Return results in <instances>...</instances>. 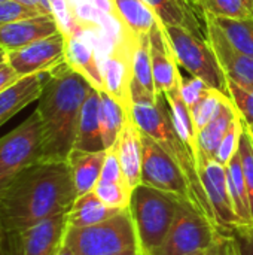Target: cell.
I'll use <instances>...</instances> for the list:
<instances>
[{
    "instance_id": "cell-1",
    "label": "cell",
    "mask_w": 253,
    "mask_h": 255,
    "mask_svg": "<svg viewBox=\"0 0 253 255\" xmlns=\"http://www.w3.org/2000/svg\"><path fill=\"white\" fill-rule=\"evenodd\" d=\"M78 197L66 161H39L0 188L3 238L52 217L67 214Z\"/></svg>"
},
{
    "instance_id": "cell-2",
    "label": "cell",
    "mask_w": 253,
    "mask_h": 255,
    "mask_svg": "<svg viewBox=\"0 0 253 255\" xmlns=\"http://www.w3.org/2000/svg\"><path fill=\"white\" fill-rule=\"evenodd\" d=\"M94 87L66 61L48 72L37 100L42 123V161H66L75 148L82 105Z\"/></svg>"
},
{
    "instance_id": "cell-3",
    "label": "cell",
    "mask_w": 253,
    "mask_h": 255,
    "mask_svg": "<svg viewBox=\"0 0 253 255\" xmlns=\"http://www.w3.org/2000/svg\"><path fill=\"white\" fill-rule=\"evenodd\" d=\"M130 117L142 133L157 140L174 158V161L179 164L186 179L189 181L198 211L218 227L216 217L213 214V209L209 203V199L206 196V191L198 176L195 157L191 152V149L185 145V142L180 139V136L177 134L173 126L170 106L166 96L157 94L154 100H134Z\"/></svg>"
},
{
    "instance_id": "cell-4",
    "label": "cell",
    "mask_w": 253,
    "mask_h": 255,
    "mask_svg": "<svg viewBox=\"0 0 253 255\" xmlns=\"http://www.w3.org/2000/svg\"><path fill=\"white\" fill-rule=\"evenodd\" d=\"M182 202L173 194L143 184L133 190L130 212L140 254L149 255L163 244Z\"/></svg>"
},
{
    "instance_id": "cell-5",
    "label": "cell",
    "mask_w": 253,
    "mask_h": 255,
    "mask_svg": "<svg viewBox=\"0 0 253 255\" xmlns=\"http://www.w3.org/2000/svg\"><path fill=\"white\" fill-rule=\"evenodd\" d=\"M64 242L76 255H112L139 248L130 208L89 227H67Z\"/></svg>"
},
{
    "instance_id": "cell-6",
    "label": "cell",
    "mask_w": 253,
    "mask_h": 255,
    "mask_svg": "<svg viewBox=\"0 0 253 255\" xmlns=\"http://www.w3.org/2000/svg\"><path fill=\"white\" fill-rule=\"evenodd\" d=\"M43 134L37 111L0 137V188L19 172L42 161Z\"/></svg>"
},
{
    "instance_id": "cell-7",
    "label": "cell",
    "mask_w": 253,
    "mask_h": 255,
    "mask_svg": "<svg viewBox=\"0 0 253 255\" xmlns=\"http://www.w3.org/2000/svg\"><path fill=\"white\" fill-rule=\"evenodd\" d=\"M164 25V24H163ZM176 61L192 76L203 79L209 87L228 94L227 75L209 40L197 37L183 27L164 25Z\"/></svg>"
},
{
    "instance_id": "cell-8",
    "label": "cell",
    "mask_w": 253,
    "mask_h": 255,
    "mask_svg": "<svg viewBox=\"0 0 253 255\" xmlns=\"http://www.w3.org/2000/svg\"><path fill=\"white\" fill-rule=\"evenodd\" d=\"M218 227L191 203L182 202L163 244L149 255H189L206 251L218 239Z\"/></svg>"
},
{
    "instance_id": "cell-9",
    "label": "cell",
    "mask_w": 253,
    "mask_h": 255,
    "mask_svg": "<svg viewBox=\"0 0 253 255\" xmlns=\"http://www.w3.org/2000/svg\"><path fill=\"white\" fill-rule=\"evenodd\" d=\"M142 184L173 194L197 211L194 191L174 158L151 136L142 133Z\"/></svg>"
},
{
    "instance_id": "cell-10",
    "label": "cell",
    "mask_w": 253,
    "mask_h": 255,
    "mask_svg": "<svg viewBox=\"0 0 253 255\" xmlns=\"http://www.w3.org/2000/svg\"><path fill=\"white\" fill-rule=\"evenodd\" d=\"M67 230V215L61 214L25 230L3 238L1 255H57Z\"/></svg>"
},
{
    "instance_id": "cell-11",
    "label": "cell",
    "mask_w": 253,
    "mask_h": 255,
    "mask_svg": "<svg viewBox=\"0 0 253 255\" xmlns=\"http://www.w3.org/2000/svg\"><path fill=\"white\" fill-rule=\"evenodd\" d=\"M7 64L19 76L48 73L66 61V36L58 31L18 49L4 52Z\"/></svg>"
},
{
    "instance_id": "cell-12",
    "label": "cell",
    "mask_w": 253,
    "mask_h": 255,
    "mask_svg": "<svg viewBox=\"0 0 253 255\" xmlns=\"http://www.w3.org/2000/svg\"><path fill=\"white\" fill-rule=\"evenodd\" d=\"M197 170L209 203L216 217L221 233L230 235L233 230L240 227V221L237 218L230 194L225 166H222L213 158L200 160L197 161Z\"/></svg>"
},
{
    "instance_id": "cell-13",
    "label": "cell",
    "mask_w": 253,
    "mask_h": 255,
    "mask_svg": "<svg viewBox=\"0 0 253 255\" xmlns=\"http://www.w3.org/2000/svg\"><path fill=\"white\" fill-rule=\"evenodd\" d=\"M130 34L115 43L112 52L101 64L103 91L115 99L130 115L133 106L131 84H133V39Z\"/></svg>"
},
{
    "instance_id": "cell-14",
    "label": "cell",
    "mask_w": 253,
    "mask_h": 255,
    "mask_svg": "<svg viewBox=\"0 0 253 255\" xmlns=\"http://www.w3.org/2000/svg\"><path fill=\"white\" fill-rule=\"evenodd\" d=\"M149 49L155 94H166L179 84L182 75L179 72V64L176 61L167 31L160 19H157L149 31Z\"/></svg>"
},
{
    "instance_id": "cell-15",
    "label": "cell",
    "mask_w": 253,
    "mask_h": 255,
    "mask_svg": "<svg viewBox=\"0 0 253 255\" xmlns=\"http://www.w3.org/2000/svg\"><path fill=\"white\" fill-rule=\"evenodd\" d=\"M154 10L157 18L164 25L183 27L194 33L197 37L207 40V21L206 15L198 16L204 10L194 0H145Z\"/></svg>"
},
{
    "instance_id": "cell-16",
    "label": "cell",
    "mask_w": 253,
    "mask_h": 255,
    "mask_svg": "<svg viewBox=\"0 0 253 255\" xmlns=\"http://www.w3.org/2000/svg\"><path fill=\"white\" fill-rule=\"evenodd\" d=\"M206 21L207 40L212 45L225 75L239 84H253V57L233 48L209 15H206Z\"/></svg>"
},
{
    "instance_id": "cell-17",
    "label": "cell",
    "mask_w": 253,
    "mask_h": 255,
    "mask_svg": "<svg viewBox=\"0 0 253 255\" xmlns=\"http://www.w3.org/2000/svg\"><path fill=\"white\" fill-rule=\"evenodd\" d=\"M58 24L52 15H37L0 25V48L7 52L36 40L58 33Z\"/></svg>"
},
{
    "instance_id": "cell-18",
    "label": "cell",
    "mask_w": 253,
    "mask_h": 255,
    "mask_svg": "<svg viewBox=\"0 0 253 255\" xmlns=\"http://www.w3.org/2000/svg\"><path fill=\"white\" fill-rule=\"evenodd\" d=\"M113 148L118 154L124 179L133 191L142 184V134L131 117L127 120Z\"/></svg>"
},
{
    "instance_id": "cell-19",
    "label": "cell",
    "mask_w": 253,
    "mask_h": 255,
    "mask_svg": "<svg viewBox=\"0 0 253 255\" xmlns=\"http://www.w3.org/2000/svg\"><path fill=\"white\" fill-rule=\"evenodd\" d=\"M43 81V73H36L19 78L12 85L0 91V127L31 102L39 100Z\"/></svg>"
},
{
    "instance_id": "cell-20",
    "label": "cell",
    "mask_w": 253,
    "mask_h": 255,
    "mask_svg": "<svg viewBox=\"0 0 253 255\" xmlns=\"http://www.w3.org/2000/svg\"><path fill=\"white\" fill-rule=\"evenodd\" d=\"M237 117V108L234 106L233 100L228 97L215 118L198 131L197 134V151H195V161L200 160H210L216 157V151L228 131L230 126L233 124L234 118Z\"/></svg>"
},
{
    "instance_id": "cell-21",
    "label": "cell",
    "mask_w": 253,
    "mask_h": 255,
    "mask_svg": "<svg viewBox=\"0 0 253 255\" xmlns=\"http://www.w3.org/2000/svg\"><path fill=\"white\" fill-rule=\"evenodd\" d=\"M155 82L152 73L149 34L134 36L133 39V84L131 97L134 100H154Z\"/></svg>"
},
{
    "instance_id": "cell-22",
    "label": "cell",
    "mask_w": 253,
    "mask_h": 255,
    "mask_svg": "<svg viewBox=\"0 0 253 255\" xmlns=\"http://www.w3.org/2000/svg\"><path fill=\"white\" fill-rule=\"evenodd\" d=\"M73 149L104 151L100 127V91L92 88L85 99L78 124V133Z\"/></svg>"
},
{
    "instance_id": "cell-23",
    "label": "cell",
    "mask_w": 253,
    "mask_h": 255,
    "mask_svg": "<svg viewBox=\"0 0 253 255\" xmlns=\"http://www.w3.org/2000/svg\"><path fill=\"white\" fill-rule=\"evenodd\" d=\"M106 158L104 151H82L72 149L67 157V163L72 172V179L78 196L94 191L103 169Z\"/></svg>"
},
{
    "instance_id": "cell-24",
    "label": "cell",
    "mask_w": 253,
    "mask_h": 255,
    "mask_svg": "<svg viewBox=\"0 0 253 255\" xmlns=\"http://www.w3.org/2000/svg\"><path fill=\"white\" fill-rule=\"evenodd\" d=\"M66 63L95 90L103 91V75L94 48L79 34L66 36Z\"/></svg>"
},
{
    "instance_id": "cell-25",
    "label": "cell",
    "mask_w": 253,
    "mask_h": 255,
    "mask_svg": "<svg viewBox=\"0 0 253 255\" xmlns=\"http://www.w3.org/2000/svg\"><path fill=\"white\" fill-rule=\"evenodd\" d=\"M119 212V209H113L104 205L94 191H89L75 199L72 208L66 214L67 227H89L110 220Z\"/></svg>"
},
{
    "instance_id": "cell-26",
    "label": "cell",
    "mask_w": 253,
    "mask_h": 255,
    "mask_svg": "<svg viewBox=\"0 0 253 255\" xmlns=\"http://www.w3.org/2000/svg\"><path fill=\"white\" fill-rule=\"evenodd\" d=\"M225 169H227L230 194L233 199V205H234L237 218L240 221V227L252 226L253 215L252 209H251V200H249V193H248V187H246V179H245L239 149H237L236 155L231 158V161L225 166Z\"/></svg>"
},
{
    "instance_id": "cell-27",
    "label": "cell",
    "mask_w": 253,
    "mask_h": 255,
    "mask_svg": "<svg viewBox=\"0 0 253 255\" xmlns=\"http://www.w3.org/2000/svg\"><path fill=\"white\" fill-rule=\"evenodd\" d=\"M179 84H180V81H179ZM179 84L176 87H173L170 91H167L164 96H166V99L169 102L171 121H173V126H174L177 134L180 136V139L185 142V145L191 149V152L195 157V151H197V134H198V131L195 128L191 109L186 106V103L183 102V99L180 96Z\"/></svg>"
},
{
    "instance_id": "cell-28",
    "label": "cell",
    "mask_w": 253,
    "mask_h": 255,
    "mask_svg": "<svg viewBox=\"0 0 253 255\" xmlns=\"http://www.w3.org/2000/svg\"><path fill=\"white\" fill-rule=\"evenodd\" d=\"M122 24L136 36L149 34L157 22V15L145 0H115Z\"/></svg>"
},
{
    "instance_id": "cell-29",
    "label": "cell",
    "mask_w": 253,
    "mask_h": 255,
    "mask_svg": "<svg viewBox=\"0 0 253 255\" xmlns=\"http://www.w3.org/2000/svg\"><path fill=\"white\" fill-rule=\"evenodd\" d=\"M128 118L130 115L115 99H112L107 93L100 91V127L106 149L115 145Z\"/></svg>"
},
{
    "instance_id": "cell-30",
    "label": "cell",
    "mask_w": 253,
    "mask_h": 255,
    "mask_svg": "<svg viewBox=\"0 0 253 255\" xmlns=\"http://www.w3.org/2000/svg\"><path fill=\"white\" fill-rule=\"evenodd\" d=\"M209 15V13H206ZM210 19L218 25L227 40L237 51L253 57V16L249 18H227V16H213Z\"/></svg>"
},
{
    "instance_id": "cell-31",
    "label": "cell",
    "mask_w": 253,
    "mask_h": 255,
    "mask_svg": "<svg viewBox=\"0 0 253 255\" xmlns=\"http://www.w3.org/2000/svg\"><path fill=\"white\" fill-rule=\"evenodd\" d=\"M228 97H230L228 94H225L219 90H215V88H209L204 93V96L198 100V103L191 109L197 131L204 128L215 118V115L219 112L222 103Z\"/></svg>"
},
{
    "instance_id": "cell-32",
    "label": "cell",
    "mask_w": 253,
    "mask_h": 255,
    "mask_svg": "<svg viewBox=\"0 0 253 255\" xmlns=\"http://www.w3.org/2000/svg\"><path fill=\"white\" fill-rule=\"evenodd\" d=\"M201 9L213 16L249 18L252 16L253 3L251 0H203Z\"/></svg>"
},
{
    "instance_id": "cell-33",
    "label": "cell",
    "mask_w": 253,
    "mask_h": 255,
    "mask_svg": "<svg viewBox=\"0 0 253 255\" xmlns=\"http://www.w3.org/2000/svg\"><path fill=\"white\" fill-rule=\"evenodd\" d=\"M94 193L109 208L124 211V209L130 208L133 191L128 188L127 184H115V182L98 181L95 188H94Z\"/></svg>"
},
{
    "instance_id": "cell-34",
    "label": "cell",
    "mask_w": 253,
    "mask_h": 255,
    "mask_svg": "<svg viewBox=\"0 0 253 255\" xmlns=\"http://www.w3.org/2000/svg\"><path fill=\"white\" fill-rule=\"evenodd\" d=\"M243 126H245V120L242 118V115L237 111V117L234 118L233 124L230 126L228 131L225 133V136L216 151L215 160L218 163H221L222 166H227L231 161V158L236 155V152L239 149V140H240V134L243 131Z\"/></svg>"
},
{
    "instance_id": "cell-35",
    "label": "cell",
    "mask_w": 253,
    "mask_h": 255,
    "mask_svg": "<svg viewBox=\"0 0 253 255\" xmlns=\"http://www.w3.org/2000/svg\"><path fill=\"white\" fill-rule=\"evenodd\" d=\"M239 154L242 158L243 173H245V179H246V187H248V193H249L251 209H252L253 215V139L246 123L243 126V131H242L240 140H239Z\"/></svg>"
},
{
    "instance_id": "cell-36",
    "label": "cell",
    "mask_w": 253,
    "mask_h": 255,
    "mask_svg": "<svg viewBox=\"0 0 253 255\" xmlns=\"http://www.w3.org/2000/svg\"><path fill=\"white\" fill-rule=\"evenodd\" d=\"M48 1L51 6V13L55 18L60 31L64 36L75 34L81 28V24L78 22L69 1L67 0H48Z\"/></svg>"
},
{
    "instance_id": "cell-37",
    "label": "cell",
    "mask_w": 253,
    "mask_h": 255,
    "mask_svg": "<svg viewBox=\"0 0 253 255\" xmlns=\"http://www.w3.org/2000/svg\"><path fill=\"white\" fill-rule=\"evenodd\" d=\"M228 82V96L237 108L239 114L248 126H253V94L242 88L236 81L227 78Z\"/></svg>"
},
{
    "instance_id": "cell-38",
    "label": "cell",
    "mask_w": 253,
    "mask_h": 255,
    "mask_svg": "<svg viewBox=\"0 0 253 255\" xmlns=\"http://www.w3.org/2000/svg\"><path fill=\"white\" fill-rule=\"evenodd\" d=\"M179 88H180V96H182L183 102L186 103V106L189 109H192L198 103V100L204 96V93L209 88H212V87H209L200 78H195V76H192V78H183L182 76L180 78Z\"/></svg>"
},
{
    "instance_id": "cell-39",
    "label": "cell",
    "mask_w": 253,
    "mask_h": 255,
    "mask_svg": "<svg viewBox=\"0 0 253 255\" xmlns=\"http://www.w3.org/2000/svg\"><path fill=\"white\" fill-rule=\"evenodd\" d=\"M40 15L37 10L16 1V0H3L0 1V25L1 24H9L13 21L31 18Z\"/></svg>"
},
{
    "instance_id": "cell-40",
    "label": "cell",
    "mask_w": 253,
    "mask_h": 255,
    "mask_svg": "<svg viewBox=\"0 0 253 255\" xmlns=\"http://www.w3.org/2000/svg\"><path fill=\"white\" fill-rule=\"evenodd\" d=\"M98 181H101V182H115V184H127L125 179H124V173H122V167H121L118 154H116L113 146L106 149V158H104L101 175H100Z\"/></svg>"
},
{
    "instance_id": "cell-41",
    "label": "cell",
    "mask_w": 253,
    "mask_h": 255,
    "mask_svg": "<svg viewBox=\"0 0 253 255\" xmlns=\"http://www.w3.org/2000/svg\"><path fill=\"white\" fill-rule=\"evenodd\" d=\"M230 235L234 239L237 255H253V224L248 227H237Z\"/></svg>"
},
{
    "instance_id": "cell-42",
    "label": "cell",
    "mask_w": 253,
    "mask_h": 255,
    "mask_svg": "<svg viewBox=\"0 0 253 255\" xmlns=\"http://www.w3.org/2000/svg\"><path fill=\"white\" fill-rule=\"evenodd\" d=\"M204 255H237L233 236L221 233L213 245L204 251Z\"/></svg>"
},
{
    "instance_id": "cell-43",
    "label": "cell",
    "mask_w": 253,
    "mask_h": 255,
    "mask_svg": "<svg viewBox=\"0 0 253 255\" xmlns=\"http://www.w3.org/2000/svg\"><path fill=\"white\" fill-rule=\"evenodd\" d=\"M18 79H19V76L13 72V69L7 64V61H4L0 67V91H3L9 85H12Z\"/></svg>"
},
{
    "instance_id": "cell-44",
    "label": "cell",
    "mask_w": 253,
    "mask_h": 255,
    "mask_svg": "<svg viewBox=\"0 0 253 255\" xmlns=\"http://www.w3.org/2000/svg\"><path fill=\"white\" fill-rule=\"evenodd\" d=\"M57 255H76L73 253V250L63 241V244H61V247H60V250H58V253Z\"/></svg>"
},
{
    "instance_id": "cell-45",
    "label": "cell",
    "mask_w": 253,
    "mask_h": 255,
    "mask_svg": "<svg viewBox=\"0 0 253 255\" xmlns=\"http://www.w3.org/2000/svg\"><path fill=\"white\" fill-rule=\"evenodd\" d=\"M112 255H142L139 248H131V250H127V251H122V253H116V254Z\"/></svg>"
},
{
    "instance_id": "cell-46",
    "label": "cell",
    "mask_w": 253,
    "mask_h": 255,
    "mask_svg": "<svg viewBox=\"0 0 253 255\" xmlns=\"http://www.w3.org/2000/svg\"><path fill=\"white\" fill-rule=\"evenodd\" d=\"M69 1V4L72 6V9H75L76 6H79V4H82V3H85V1H88V0H67Z\"/></svg>"
},
{
    "instance_id": "cell-47",
    "label": "cell",
    "mask_w": 253,
    "mask_h": 255,
    "mask_svg": "<svg viewBox=\"0 0 253 255\" xmlns=\"http://www.w3.org/2000/svg\"><path fill=\"white\" fill-rule=\"evenodd\" d=\"M1 245H3V235H1V230H0V254H1Z\"/></svg>"
},
{
    "instance_id": "cell-48",
    "label": "cell",
    "mask_w": 253,
    "mask_h": 255,
    "mask_svg": "<svg viewBox=\"0 0 253 255\" xmlns=\"http://www.w3.org/2000/svg\"><path fill=\"white\" fill-rule=\"evenodd\" d=\"M4 60H6V55H4V52H1V54H0V63L4 61Z\"/></svg>"
},
{
    "instance_id": "cell-49",
    "label": "cell",
    "mask_w": 253,
    "mask_h": 255,
    "mask_svg": "<svg viewBox=\"0 0 253 255\" xmlns=\"http://www.w3.org/2000/svg\"><path fill=\"white\" fill-rule=\"evenodd\" d=\"M248 128H249V131H251V134H252V139H253V126H248Z\"/></svg>"
},
{
    "instance_id": "cell-50",
    "label": "cell",
    "mask_w": 253,
    "mask_h": 255,
    "mask_svg": "<svg viewBox=\"0 0 253 255\" xmlns=\"http://www.w3.org/2000/svg\"><path fill=\"white\" fill-rule=\"evenodd\" d=\"M189 255H204V251H198V253H194V254H189Z\"/></svg>"
},
{
    "instance_id": "cell-51",
    "label": "cell",
    "mask_w": 253,
    "mask_h": 255,
    "mask_svg": "<svg viewBox=\"0 0 253 255\" xmlns=\"http://www.w3.org/2000/svg\"><path fill=\"white\" fill-rule=\"evenodd\" d=\"M194 1H195V3H197V4H198L200 7H201V1H203V0H194Z\"/></svg>"
},
{
    "instance_id": "cell-52",
    "label": "cell",
    "mask_w": 253,
    "mask_h": 255,
    "mask_svg": "<svg viewBox=\"0 0 253 255\" xmlns=\"http://www.w3.org/2000/svg\"><path fill=\"white\" fill-rule=\"evenodd\" d=\"M4 61H6V60H4ZM4 61H1V63H0V67H1V64H3V63H4Z\"/></svg>"
},
{
    "instance_id": "cell-53",
    "label": "cell",
    "mask_w": 253,
    "mask_h": 255,
    "mask_svg": "<svg viewBox=\"0 0 253 255\" xmlns=\"http://www.w3.org/2000/svg\"><path fill=\"white\" fill-rule=\"evenodd\" d=\"M1 52H4V51H3V49H1V48H0V54H1Z\"/></svg>"
},
{
    "instance_id": "cell-54",
    "label": "cell",
    "mask_w": 253,
    "mask_h": 255,
    "mask_svg": "<svg viewBox=\"0 0 253 255\" xmlns=\"http://www.w3.org/2000/svg\"><path fill=\"white\" fill-rule=\"evenodd\" d=\"M251 1H252V3H253V0H251Z\"/></svg>"
},
{
    "instance_id": "cell-55",
    "label": "cell",
    "mask_w": 253,
    "mask_h": 255,
    "mask_svg": "<svg viewBox=\"0 0 253 255\" xmlns=\"http://www.w3.org/2000/svg\"><path fill=\"white\" fill-rule=\"evenodd\" d=\"M252 16H253V12H252Z\"/></svg>"
},
{
    "instance_id": "cell-56",
    "label": "cell",
    "mask_w": 253,
    "mask_h": 255,
    "mask_svg": "<svg viewBox=\"0 0 253 255\" xmlns=\"http://www.w3.org/2000/svg\"><path fill=\"white\" fill-rule=\"evenodd\" d=\"M0 1H3V0H0Z\"/></svg>"
},
{
    "instance_id": "cell-57",
    "label": "cell",
    "mask_w": 253,
    "mask_h": 255,
    "mask_svg": "<svg viewBox=\"0 0 253 255\" xmlns=\"http://www.w3.org/2000/svg\"><path fill=\"white\" fill-rule=\"evenodd\" d=\"M0 255H1V254H0Z\"/></svg>"
}]
</instances>
